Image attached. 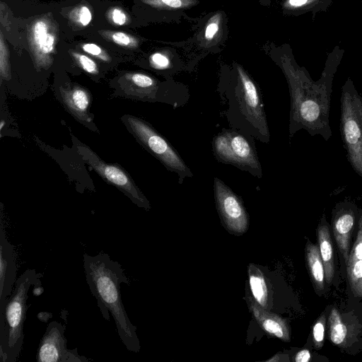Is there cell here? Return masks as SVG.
<instances>
[{
	"instance_id": "1",
	"label": "cell",
	"mask_w": 362,
	"mask_h": 362,
	"mask_svg": "<svg viewBox=\"0 0 362 362\" xmlns=\"http://www.w3.org/2000/svg\"><path fill=\"white\" fill-rule=\"evenodd\" d=\"M83 268L87 284L103 317L109 320L110 312L123 344L128 351L139 352L140 343L136 327L129 319L121 298L120 284L130 285L121 264L106 253H85Z\"/></svg>"
},
{
	"instance_id": "2",
	"label": "cell",
	"mask_w": 362,
	"mask_h": 362,
	"mask_svg": "<svg viewBox=\"0 0 362 362\" xmlns=\"http://www.w3.org/2000/svg\"><path fill=\"white\" fill-rule=\"evenodd\" d=\"M289 86L291 110L289 138L305 129L311 136L320 135L325 141L332 136L329 110L333 75L324 73L315 82L303 71L284 69Z\"/></svg>"
},
{
	"instance_id": "3",
	"label": "cell",
	"mask_w": 362,
	"mask_h": 362,
	"mask_svg": "<svg viewBox=\"0 0 362 362\" xmlns=\"http://www.w3.org/2000/svg\"><path fill=\"white\" fill-rule=\"evenodd\" d=\"M236 71V83L225 90L228 120L240 132L268 143L269 132L258 87L241 66H237Z\"/></svg>"
},
{
	"instance_id": "4",
	"label": "cell",
	"mask_w": 362,
	"mask_h": 362,
	"mask_svg": "<svg viewBox=\"0 0 362 362\" xmlns=\"http://www.w3.org/2000/svg\"><path fill=\"white\" fill-rule=\"evenodd\" d=\"M35 269L25 270L16 280L7 300L5 328L0 335V361L16 362L23 344V325L27 311L28 293L32 285L40 282Z\"/></svg>"
},
{
	"instance_id": "5",
	"label": "cell",
	"mask_w": 362,
	"mask_h": 362,
	"mask_svg": "<svg viewBox=\"0 0 362 362\" xmlns=\"http://www.w3.org/2000/svg\"><path fill=\"white\" fill-rule=\"evenodd\" d=\"M339 129L347 160L362 178V97L350 79L341 87Z\"/></svg>"
},
{
	"instance_id": "6",
	"label": "cell",
	"mask_w": 362,
	"mask_h": 362,
	"mask_svg": "<svg viewBox=\"0 0 362 362\" xmlns=\"http://www.w3.org/2000/svg\"><path fill=\"white\" fill-rule=\"evenodd\" d=\"M252 137L234 129H224L213 141V149L217 160L230 164L262 177V170Z\"/></svg>"
},
{
	"instance_id": "7",
	"label": "cell",
	"mask_w": 362,
	"mask_h": 362,
	"mask_svg": "<svg viewBox=\"0 0 362 362\" xmlns=\"http://www.w3.org/2000/svg\"><path fill=\"white\" fill-rule=\"evenodd\" d=\"M127 122L133 133L142 144L166 168L178 175L180 184L186 177L193 176L191 170L175 149L151 126L143 120L132 116L127 118Z\"/></svg>"
},
{
	"instance_id": "8",
	"label": "cell",
	"mask_w": 362,
	"mask_h": 362,
	"mask_svg": "<svg viewBox=\"0 0 362 362\" xmlns=\"http://www.w3.org/2000/svg\"><path fill=\"white\" fill-rule=\"evenodd\" d=\"M28 42L37 68L48 69L59 39V27L50 13L35 18L28 26Z\"/></svg>"
},
{
	"instance_id": "9",
	"label": "cell",
	"mask_w": 362,
	"mask_h": 362,
	"mask_svg": "<svg viewBox=\"0 0 362 362\" xmlns=\"http://www.w3.org/2000/svg\"><path fill=\"white\" fill-rule=\"evenodd\" d=\"M76 148L83 159L103 178L125 192L139 206L146 209L150 208L146 198L122 169L105 163L86 146L77 144Z\"/></svg>"
},
{
	"instance_id": "10",
	"label": "cell",
	"mask_w": 362,
	"mask_h": 362,
	"mask_svg": "<svg viewBox=\"0 0 362 362\" xmlns=\"http://www.w3.org/2000/svg\"><path fill=\"white\" fill-rule=\"evenodd\" d=\"M216 206L227 230L233 233H244L248 227L247 213L239 197L218 177L214 179Z\"/></svg>"
},
{
	"instance_id": "11",
	"label": "cell",
	"mask_w": 362,
	"mask_h": 362,
	"mask_svg": "<svg viewBox=\"0 0 362 362\" xmlns=\"http://www.w3.org/2000/svg\"><path fill=\"white\" fill-rule=\"evenodd\" d=\"M65 327L53 321L47 325L36 354L37 362H88L90 360L78 354L77 349H69L64 336Z\"/></svg>"
},
{
	"instance_id": "12",
	"label": "cell",
	"mask_w": 362,
	"mask_h": 362,
	"mask_svg": "<svg viewBox=\"0 0 362 362\" xmlns=\"http://www.w3.org/2000/svg\"><path fill=\"white\" fill-rule=\"evenodd\" d=\"M16 272L15 250L8 240L1 219L0 224V335L4 331L6 303L16 281Z\"/></svg>"
},
{
	"instance_id": "13",
	"label": "cell",
	"mask_w": 362,
	"mask_h": 362,
	"mask_svg": "<svg viewBox=\"0 0 362 362\" xmlns=\"http://www.w3.org/2000/svg\"><path fill=\"white\" fill-rule=\"evenodd\" d=\"M356 206L349 202L339 203L333 213L332 228L337 246L346 262L356 220Z\"/></svg>"
},
{
	"instance_id": "14",
	"label": "cell",
	"mask_w": 362,
	"mask_h": 362,
	"mask_svg": "<svg viewBox=\"0 0 362 362\" xmlns=\"http://www.w3.org/2000/svg\"><path fill=\"white\" fill-rule=\"evenodd\" d=\"M358 233L346 263L347 277L355 296L362 297V211L358 213Z\"/></svg>"
},
{
	"instance_id": "15",
	"label": "cell",
	"mask_w": 362,
	"mask_h": 362,
	"mask_svg": "<svg viewBox=\"0 0 362 362\" xmlns=\"http://www.w3.org/2000/svg\"><path fill=\"white\" fill-rule=\"evenodd\" d=\"M60 93L68 109L81 121L90 122L88 113L90 95L88 91L78 86H68L60 88Z\"/></svg>"
},
{
	"instance_id": "16",
	"label": "cell",
	"mask_w": 362,
	"mask_h": 362,
	"mask_svg": "<svg viewBox=\"0 0 362 362\" xmlns=\"http://www.w3.org/2000/svg\"><path fill=\"white\" fill-rule=\"evenodd\" d=\"M250 308L255 318L266 332L283 341H289L288 327L282 318L263 310L260 305L258 306L255 303H252Z\"/></svg>"
},
{
	"instance_id": "17",
	"label": "cell",
	"mask_w": 362,
	"mask_h": 362,
	"mask_svg": "<svg viewBox=\"0 0 362 362\" xmlns=\"http://www.w3.org/2000/svg\"><path fill=\"white\" fill-rule=\"evenodd\" d=\"M322 221L317 228L318 245L324 264L325 281L330 284L334 274L332 243L329 227L325 221V218Z\"/></svg>"
},
{
	"instance_id": "18",
	"label": "cell",
	"mask_w": 362,
	"mask_h": 362,
	"mask_svg": "<svg viewBox=\"0 0 362 362\" xmlns=\"http://www.w3.org/2000/svg\"><path fill=\"white\" fill-rule=\"evenodd\" d=\"M305 259L315 288L322 291L325 287V269L318 244L308 240L305 246Z\"/></svg>"
},
{
	"instance_id": "19",
	"label": "cell",
	"mask_w": 362,
	"mask_h": 362,
	"mask_svg": "<svg viewBox=\"0 0 362 362\" xmlns=\"http://www.w3.org/2000/svg\"><path fill=\"white\" fill-rule=\"evenodd\" d=\"M122 79L125 86L132 88L133 92L136 91L143 95H152L156 93L157 81L147 74L139 72L127 73Z\"/></svg>"
},
{
	"instance_id": "20",
	"label": "cell",
	"mask_w": 362,
	"mask_h": 362,
	"mask_svg": "<svg viewBox=\"0 0 362 362\" xmlns=\"http://www.w3.org/2000/svg\"><path fill=\"white\" fill-rule=\"evenodd\" d=\"M249 283L252 296L262 308L267 305L268 291L264 274L259 269L250 264L248 269Z\"/></svg>"
},
{
	"instance_id": "21",
	"label": "cell",
	"mask_w": 362,
	"mask_h": 362,
	"mask_svg": "<svg viewBox=\"0 0 362 362\" xmlns=\"http://www.w3.org/2000/svg\"><path fill=\"white\" fill-rule=\"evenodd\" d=\"M328 322L331 341L337 346L343 345L346 341L347 328L337 308L331 309Z\"/></svg>"
},
{
	"instance_id": "22",
	"label": "cell",
	"mask_w": 362,
	"mask_h": 362,
	"mask_svg": "<svg viewBox=\"0 0 362 362\" xmlns=\"http://www.w3.org/2000/svg\"><path fill=\"white\" fill-rule=\"evenodd\" d=\"M98 33L107 41L122 47L136 49L139 45V39L126 32L102 30Z\"/></svg>"
},
{
	"instance_id": "23",
	"label": "cell",
	"mask_w": 362,
	"mask_h": 362,
	"mask_svg": "<svg viewBox=\"0 0 362 362\" xmlns=\"http://www.w3.org/2000/svg\"><path fill=\"white\" fill-rule=\"evenodd\" d=\"M92 11L86 4H78L68 12L69 21L74 27L79 28L87 26L92 21Z\"/></svg>"
},
{
	"instance_id": "24",
	"label": "cell",
	"mask_w": 362,
	"mask_h": 362,
	"mask_svg": "<svg viewBox=\"0 0 362 362\" xmlns=\"http://www.w3.org/2000/svg\"><path fill=\"white\" fill-rule=\"evenodd\" d=\"M144 4L158 9L175 10L194 6L197 0H141Z\"/></svg>"
},
{
	"instance_id": "25",
	"label": "cell",
	"mask_w": 362,
	"mask_h": 362,
	"mask_svg": "<svg viewBox=\"0 0 362 362\" xmlns=\"http://www.w3.org/2000/svg\"><path fill=\"white\" fill-rule=\"evenodd\" d=\"M107 20L112 25L121 26L131 23V17L128 13L119 6H112L106 12Z\"/></svg>"
},
{
	"instance_id": "26",
	"label": "cell",
	"mask_w": 362,
	"mask_h": 362,
	"mask_svg": "<svg viewBox=\"0 0 362 362\" xmlns=\"http://www.w3.org/2000/svg\"><path fill=\"white\" fill-rule=\"evenodd\" d=\"M0 74L1 78H10L9 52L2 31L0 32Z\"/></svg>"
},
{
	"instance_id": "27",
	"label": "cell",
	"mask_w": 362,
	"mask_h": 362,
	"mask_svg": "<svg viewBox=\"0 0 362 362\" xmlns=\"http://www.w3.org/2000/svg\"><path fill=\"white\" fill-rule=\"evenodd\" d=\"M70 54L83 70L91 74H98L99 70L98 64L90 57L76 51H70Z\"/></svg>"
},
{
	"instance_id": "28",
	"label": "cell",
	"mask_w": 362,
	"mask_h": 362,
	"mask_svg": "<svg viewBox=\"0 0 362 362\" xmlns=\"http://www.w3.org/2000/svg\"><path fill=\"white\" fill-rule=\"evenodd\" d=\"M325 329V317L322 314L313 327V337L315 348L320 349L323 346Z\"/></svg>"
},
{
	"instance_id": "29",
	"label": "cell",
	"mask_w": 362,
	"mask_h": 362,
	"mask_svg": "<svg viewBox=\"0 0 362 362\" xmlns=\"http://www.w3.org/2000/svg\"><path fill=\"white\" fill-rule=\"evenodd\" d=\"M81 47L83 52L98 58L101 61L109 62L111 60L110 56L105 52L104 49L100 47L97 44L83 43Z\"/></svg>"
},
{
	"instance_id": "30",
	"label": "cell",
	"mask_w": 362,
	"mask_h": 362,
	"mask_svg": "<svg viewBox=\"0 0 362 362\" xmlns=\"http://www.w3.org/2000/svg\"><path fill=\"white\" fill-rule=\"evenodd\" d=\"M149 62L152 67L157 69H164L169 66V58L161 52H155L149 57Z\"/></svg>"
},
{
	"instance_id": "31",
	"label": "cell",
	"mask_w": 362,
	"mask_h": 362,
	"mask_svg": "<svg viewBox=\"0 0 362 362\" xmlns=\"http://www.w3.org/2000/svg\"><path fill=\"white\" fill-rule=\"evenodd\" d=\"M219 30V24L217 21L211 19L206 27L204 36L208 40H212Z\"/></svg>"
},
{
	"instance_id": "32",
	"label": "cell",
	"mask_w": 362,
	"mask_h": 362,
	"mask_svg": "<svg viewBox=\"0 0 362 362\" xmlns=\"http://www.w3.org/2000/svg\"><path fill=\"white\" fill-rule=\"evenodd\" d=\"M310 353L308 349H302L295 356L296 362H308L310 361Z\"/></svg>"
},
{
	"instance_id": "33",
	"label": "cell",
	"mask_w": 362,
	"mask_h": 362,
	"mask_svg": "<svg viewBox=\"0 0 362 362\" xmlns=\"http://www.w3.org/2000/svg\"><path fill=\"white\" fill-rule=\"evenodd\" d=\"M309 0H286L284 7L287 8H297L308 4Z\"/></svg>"
},
{
	"instance_id": "34",
	"label": "cell",
	"mask_w": 362,
	"mask_h": 362,
	"mask_svg": "<svg viewBox=\"0 0 362 362\" xmlns=\"http://www.w3.org/2000/svg\"><path fill=\"white\" fill-rule=\"evenodd\" d=\"M40 281L35 284V288L33 291V295H35L36 296H40L42 293V292L43 291H40V290H43V288L42 286L40 287Z\"/></svg>"
},
{
	"instance_id": "35",
	"label": "cell",
	"mask_w": 362,
	"mask_h": 362,
	"mask_svg": "<svg viewBox=\"0 0 362 362\" xmlns=\"http://www.w3.org/2000/svg\"><path fill=\"white\" fill-rule=\"evenodd\" d=\"M4 124H5V122L2 119L1 121L0 130H1L3 129Z\"/></svg>"
}]
</instances>
